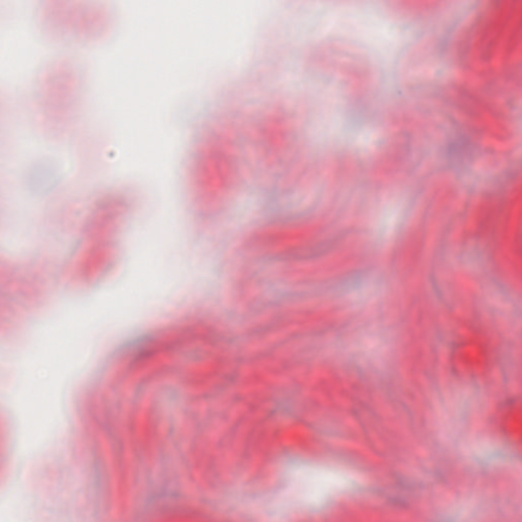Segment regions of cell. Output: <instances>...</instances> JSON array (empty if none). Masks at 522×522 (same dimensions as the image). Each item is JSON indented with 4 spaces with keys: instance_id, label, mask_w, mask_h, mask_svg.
Segmentation results:
<instances>
[{
    "instance_id": "obj_1",
    "label": "cell",
    "mask_w": 522,
    "mask_h": 522,
    "mask_svg": "<svg viewBox=\"0 0 522 522\" xmlns=\"http://www.w3.org/2000/svg\"><path fill=\"white\" fill-rule=\"evenodd\" d=\"M361 485L348 473L337 468L303 459L290 460L285 465L279 486L267 503L272 516L291 512L313 513L331 505L342 495L358 492Z\"/></svg>"
},
{
    "instance_id": "obj_2",
    "label": "cell",
    "mask_w": 522,
    "mask_h": 522,
    "mask_svg": "<svg viewBox=\"0 0 522 522\" xmlns=\"http://www.w3.org/2000/svg\"><path fill=\"white\" fill-rule=\"evenodd\" d=\"M103 6L89 1H48L40 9L41 31L50 39L75 45L94 44L103 28Z\"/></svg>"
},
{
    "instance_id": "obj_3",
    "label": "cell",
    "mask_w": 522,
    "mask_h": 522,
    "mask_svg": "<svg viewBox=\"0 0 522 522\" xmlns=\"http://www.w3.org/2000/svg\"><path fill=\"white\" fill-rule=\"evenodd\" d=\"M315 62L352 95L368 94L377 84L378 68L372 55L348 41L330 39L321 43L315 51Z\"/></svg>"
},
{
    "instance_id": "obj_4",
    "label": "cell",
    "mask_w": 522,
    "mask_h": 522,
    "mask_svg": "<svg viewBox=\"0 0 522 522\" xmlns=\"http://www.w3.org/2000/svg\"><path fill=\"white\" fill-rule=\"evenodd\" d=\"M82 76L80 67L72 59H55L40 72L36 86L37 96L47 103L70 101L80 92Z\"/></svg>"
},
{
    "instance_id": "obj_5",
    "label": "cell",
    "mask_w": 522,
    "mask_h": 522,
    "mask_svg": "<svg viewBox=\"0 0 522 522\" xmlns=\"http://www.w3.org/2000/svg\"><path fill=\"white\" fill-rule=\"evenodd\" d=\"M60 165L53 159L36 161L28 171L25 186L29 194L36 197L48 195L60 185L62 178Z\"/></svg>"
},
{
    "instance_id": "obj_6",
    "label": "cell",
    "mask_w": 522,
    "mask_h": 522,
    "mask_svg": "<svg viewBox=\"0 0 522 522\" xmlns=\"http://www.w3.org/2000/svg\"><path fill=\"white\" fill-rule=\"evenodd\" d=\"M473 143L468 137L458 135L449 142L447 149V157L453 165L461 167L469 163L474 152Z\"/></svg>"
}]
</instances>
